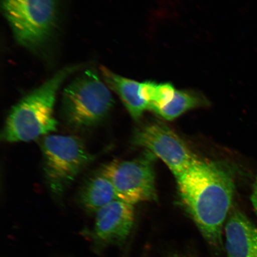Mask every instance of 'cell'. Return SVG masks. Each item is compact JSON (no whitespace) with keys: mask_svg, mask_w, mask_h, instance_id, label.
Here are the masks:
<instances>
[{"mask_svg":"<svg viewBox=\"0 0 257 257\" xmlns=\"http://www.w3.org/2000/svg\"><path fill=\"white\" fill-rule=\"evenodd\" d=\"M176 89L172 83L148 80L141 82L140 94L147 102L149 110L157 113L171 101Z\"/></svg>","mask_w":257,"mask_h":257,"instance_id":"4fadbf2b","label":"cell"},{"mask_svg":"<svg viewBox=\"0 0 257 257\" xmlns=\"http://www.w3.org/2000/svg\"><path fill=\"white\" fill-rule=\"evenodd\" d=\"M154 156L147 152L139 158L114 160L102 167L101 172L110 180L118 200L133 205L157 200Z\"/></svg>","mask_w":257,"mask_h":257,"instance_id":"8992f818","label":"cell"},{"mask_svg":"<svg viewBox=\"0 0 257 257\" xmlns=\"http://www.w3.org/2000/svg\"><path fill=\"white\" fill-rule=\"evenodd\" d=\"M250 201L257 216V177L253 185L252 192L250 196Z\"/></svg>","mask_w":257,"mask_h":257,"instance_id":"5bb4252c","label":"cell"},{"mask_svg":"<svg viewBox=\"0 0 257 257\" xmlns=\"http://www.w3.org/2000/svg\"><path fill=\"white\" fill-rule=\"evenodd\" d=\"M115 200L118 198L114 186L101 170L88 178L79 195L80 205L90 213H96L99 209Z\"/></svg>","mask_w":257,"mask_h":257,"instance_id":"8fae6325","label":"cell"},{"mask_svg":"<svg viewBox=\"0 0 257 257\" xmlns=\"http://www.w3.org/2000/svg\"><path fill=\"white\" fill-rule=\"evenodd\" d=\"M133 143L162 160L176 178L198 160L181 138L162 122H153L139 128Z\"/></svg>","mask_w":257,"mask_h":257,"instance_id":"52a82bcc","label":"cell"},{"mask_svg":"<svg viewBox=\"0 0 257 257\" xmlns=\"http://www.w3.org/2000/svg\"><path fill=\"white\" fill-rule=\"evenodd\" d=\"M176 179L183 204L202 236L215 249H222L234 192L232 173L219 163L198 159Z\"/></svg>","mask_w":257,"mask_h":257,"instance_id":"6da1fadb","label":"cell"},{"mask_svg":"<svg viewBox=\"0 0 257 257\" xmlns=\"http://www.w3.org/2000/svg\"><path fill=\"white\" fill-rule=\"evenodd\" d=\"M57 0H2V9L16 41L31 51L49 42L56 27Z\"/></svg>","mask_w":257,"mask_h":257,"instance_id":"277c9868","label":"cell"},{"mask_svg":"<svg viewBox=\"0 0 257 257\" xmlns=\"http://www.w3.org/2000/svg\"><path fill=\"white\" fill-rule=\"evenodd\" d=\"M172 257H192V256L186 255L177 254V255H173Z\"/></svg>","mask_w":257,"mask_h":257,"instance_id":"9a60e30c","label":"cell"},{"mask_svg":"<svg viewBox=\"0 0 257 257\" xmlns=\"http://www.w3.org/2000/svg\"><path fill=\"white\" fill-rule=\"evenodd\" d=\"M208 104L206 98L200 92L191 89H176L171 101L157 114L166 120H173L186 111Z\"/></svg>","mask_w":257,"mask_h":257,"instance_id":"7c38bea8","label":"cell"},{"mask_svg":"<svg viewBox=\"0 0 257 257\" xmlns=\"http://www.w3.org/2000/svg\"><path fill=\"white\" fill-rule=\"evenodd\" d=\"M94 69L80 74L64 88L62 114L67 126L86 130L100 124L114 105L110 89Z\"/></svg>","mask_w":257,"mask_h":257,"instance_id":"3957f363","label":"cell"},{"mask_svg":"<svg viewBox=\"0 0 257 257\" xmlns=\"http://www.w3.org/2000/svg\"><path fill=\"white\" fill-rule=\"evenodd\" d=\"M224 231L227 257H257V227L242 212H230Z\"/></svg>","mask_w":257,"mask_h":257,"instance_id":"9c48e42d","label":"cell"},{"mask_svg":"<svg viewBox=\"0 0 257 257\" xmlns=\"http://www.w3.org/2000/svg\"><path fill=\"white\" fill-rule=\"evenodd\" d=\"M101 73L106 84L119 96L131 117L139 120L144 112L149 110L140 94L141 82L118 75L104 66L101 67Z\"/></svg>","mask_w":257,"mask_h":257,"instance_id":"30bf717a","label":"cell"},{"mask_svg":"<svg viewBox=\"0 0 257 257\" xmlns=\"http://www.w3.org/2000/svg\"><path fill=\"white\" fill-rule=\"evenodd\" d=\"M78 66L60 70L39 87L24 96L10 111L2 133L8 143L29 142L56 132L54 110L58 91Z\"/></svg>","mask_w":257,"mask_h":257,"instance_id":"7a4b0ae2","label":"cell"},{"mask_svg":"<svg viewBox=\"0 0 257 257\" xmlns=\"http://www.w3.org/2000/svg\"><path fill=\"white\" fill-rule=\"evenodd\" d=\"M95 214L94 226L85 233L96 252L125 242L134 226V205L115 200L99 209Z\"/></svg>","mask_w":257,"mask_h":257,"instance_id":"ba28073f","label":"cell"},{"mask_svg":"<svg viewBox=\"0 0 257 257\" xmlns=\"http://www.w3.org/2000/svg\"><path fill=\"white\" fill-rule=\"evenodd\" d=\"M40 147L45 178L56 196L62 195L94 159L75 136L48 135L41 140Z\"/></svg>","mask_w":257,"mask_h":257,"instance_id":"5b68a950","label":"cell"}]
</instances>
